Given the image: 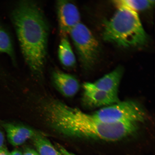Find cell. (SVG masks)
I'll list each match as a JSON object with an SVG mask.
<instances>
[{
  "instance_id": "1",
  "label": "cell",
  "mask_w": 155,
  "mask_h": 155,
  "mask_svg": "<svg viewBox=\"0 0 155 155\" xmlns=\"http://www.w3.org/2000/svg\"><path fill=\"white\" fill-rule=\"evenodd\" d=\"M44 112L52 129L69 137L116 141L132 135L138 127V124L135 123H103L92 114L85 113L55 100L46 104Z\"/></svg>"
},
{
  "instance_id": "2",
  "label": "cell",
  "mask_w": 155,
  "mask_h": 155,
  "mask_svg": "<svg viewBox=\"0 0 155 155\" xmlns=\"http://www.w3.org/2000/svg\"><path fill=\"white\" fill-rule=\"evenodd\" d=\"M25 61L38 78L43 75L48 53L49 25L40 6L34 1H21L12 12Z\"/></svg>"
},
{
  "instance_id": "3",
  "label": "cell",
  "mask_w": 155,
  "mask_h": 155,
  "mask_svg": "<svg viewBox=\"0 0 155 155\" xmlns=\"http://www.w3.org/2000/svg\"><path fill=\"white\" fill-rule=\"evenodd\" d=\"M103 38L107 42L123 48L143 45L147 36L137 12L120 8L104 23Z\"/></svg>"
},
{
  "instance_id": "4",
  "label": "cell",
  "mask_w": 155,
  "mask_h": 155,
  "mask_svg": "<svg viewBox=\"0 0 155 155\" xmlns=\"http://www.w3.org/2000/svg\"><path fill=\"white\" fill-rule=\"evenodd\" d=\"M92 115L103 123L109 124H138L144 121L145 117L141 107L130 101L104 107Z\"/></svg>"
},
{
  "instance_id": "5",
  "label": "cell",
  "mask_w": 155,
  "mask_h": 155,
  "mask_svg": "<svg viewBox=\"0 0 155 155\" xmlns=\"http://www.w3.org/2000/svg\"><path fill=\"white\" fill-rule=\"evenodd\" d=\"M70 35L81 64L84 68H91L99 57V43L87 27L80 22L72 29Z\"/></svg>"
},
{
  "instance_id": "6",
  "label": "cell",
  "mask_w": 155,
  "mask_h": 155,
  "mask_svg": "<svg viewBox=\"0 0 155 155\" xmlns=\"http://www.w3.org/2000/svg\"><path fill=\"white\" fill-rule=\"evenodd\" d=\"M58 25L61 37L68 36L80 22V14L76 6L72 2L58 1L57 3Z\"/></svg>"
},
{
  "instance_id": "7",
  "label": "cell",
  "mask_w": 155,
  "mask_h": 155,
  "mask_svg": "<svg viewBox=\"0 0 155 155\" xmlns=\"http://www.w3.org/2000/svg\"><path fill=\"white\" fill-rule=\"evenodd\" d=\"M83 101L87 106L96 108L112 105L120 102L118 95L97 88L92 83L83 84Z\"/></svg>"
},
{
  "instance_id": "8",
  "label": "cell",
  "mask_w": 155,
  "mask_h": 155,
  "mask_svg": "<svg viewBox=\"0 0 155 155\" xmlns=\"http://www.w3.org/2000/svg\"><path fill=\"white\" fill-rule=\"evenodd\" d=\"M52 79L58 91L67 97L75 96L78 91V81L72 75L56 70L53 73Z\"/></svg>"
},
{
  "instance_id": "9",
  "label": "cell",
  "mask_w": 155,
  "mask_h": 155,
  "mask_svg": "<svg viewBox=\"0 0 155 155\" xmlns=\"http://www.w3.org/2000/svg\"><path fill=\"white\" fill-rule=\"evenodd\" d=\"M3 127L6 132L8 140L13 146L24 144L36 134L33 130L24 126L5 124Z\"/></svg>"
},
{
  "instance_id": "10",
  "label": "cell",
  "mask_w": 155,
  "mask_h": 155,
  "mask_svg": "<svg viewBox=\"0 0 155 155\" xmlns=\"http://www.w3.org/2000/svg\"><path fill=\"white\" fill-rule=\"evenodd\" d=\"M123 73V69L119 67L94 83V86L100 90L118 95V90Z\"/></svg>"
},
{
  "instance_id": "11",
  "label": "cell",
  "mask_w": 155,
  "mask_h": 155,
  "mask_svg": "<svg viewBox=\"0 0 155 155\" xmlns=\"http://www.w3.org/2000/svg\"><path fill=\"white\" fill-rule=\"evenodd\" d=\"M58 54L60 62L64 67L71 69L74 67L76 59L68 36H61Z\"/></svg>"
},
{
  "instance_id": "12",
  "label": "cell",
  "mask_w": 155,
  "mask_h": 155,
  "mask_svg": "<svg viewBox=\"0 0 155 155\" xmlns=\"http://www.w3.org/2000/svg\"><path fill=\"white\" fill-rule=\"evenodd\" d=\"M32 139L36 151L39 155H59V151L45 137L36 134Z\"/></svg>"
},
{
  "instance_id": "13",
  "label": "cell",
  "mask_w": 155,
  "mask_h": 155,
  "mask_svg": "<svg viewBox=\"0 0 155 155\" xmlns=\"http://www.w3.org/2000/svg\"><path fill=\"white\" fill-rule=\"evenodd\" d=\"M118 8H124L136 12L150 8L155 2L153 0H117L114 1Z\"/></svg>"
},
{
  "instance_id": "14",
  "label": "cell",
  "mask_w": 155,
  "mask_h": 155,
  "mask_svg": "<svg viewBox=\"0 0 155 155\" xmlns=\"http://www.w3.org/2000/svg\"><path fill=\"white\" fill-rule=\"evenodd\" d=\"M0 53L6 54L11 58L13 63L16 60L14 48L10 36L5 28L0 25Z\"/></svg>"
},
{
  "instance_id": "15",
  "label": "cell",
  "mask_w": 155,
  "mask_h": 155,
  "mask_svg": "<svg viewBox=\"0 0 155 155\" xmlns=\"http://www.w3.org/2000/svg\"><path fill=\"white\" fill-rule=\"evenodd\" d=\"M23 155H39L36 150L30 148H27L22 153Z\"/></svg>"
},
{
  "instance_id": "16",
  "label": "cell",
  "mask_w": 155,
  "mask_h": 155,
  "mask_svg": "<svg viewBox=\"0 0 155 155\" xmlns=\"http://www.w3.org/2000/svg\"><path fill=\"white\" fill-rule=\"evenodd\" d=\"M5 137L2 131L0 129V150L5 148Z\"/></svg>"
},
{
  "instance_id": "17",
  "label": "cell",
  "mask_w": 155,
  "mask_h": 155,
  "mask_svg": "<svg viewBox=\"0 0 155 155\" xmlns=\"http://www.w3.org/2000/svg\"><path fill=\"white\" fill-rule=\"evenodd\" d=\"M59 155H75L72 153L68 152L65 149L61 146L59 147Z\"/></svg>"
},
{
  "instance_id": "18",
  "label": "cell",
  "mask_w": 155,
  "mask_h": 155,
  "mask_svg": "<svg viewBox=\"0 0 155 155\" xmlns=\"http://www.w3.org/2000/svg\"><path fill=\"white\" fill-rule=\"evenodd\" d=\"M9 154L10 153L5 147L0 150V155H9Z\"/></svg>"
},
{
  "instance_id": "19",
  "label": "cell",
  "mask_w": 155,
  "mask_h": 155,
  "mask_svg": "<svg viewBox=\"0 0 155 155\" xmlns=\"http://www.w3.org/2000/svg\"><path fill=\"white\" fill-rule=\"evenodd\" d=\"M9 155H23V153L20 150H15L10 153Z\"/></svg>"
}]
</instances>
